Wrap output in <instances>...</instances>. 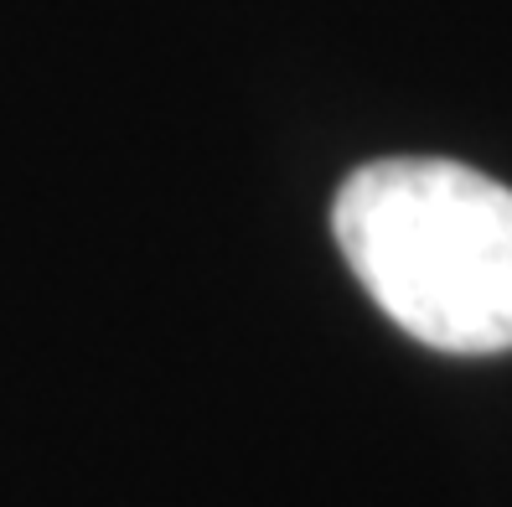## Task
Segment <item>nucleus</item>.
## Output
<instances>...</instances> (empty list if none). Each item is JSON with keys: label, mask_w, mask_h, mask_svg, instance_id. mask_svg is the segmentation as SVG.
Segmentation results:
<instances>
[{"label": "nucleus", "mask_w": 512, "mask_h": 507, "mask_svg": "<svg viewBox=\"0 0 512 507\" xmlns=\"http://www.w3.org/2000/svg\"><path fill=\"white\" fill-rule=\"evenodd\" d=\"M331 233L373 306L435 352L512 347V187L461 161L352 171Z\"/></svg>", "instance_id": "obj_1"}]
</instances>
